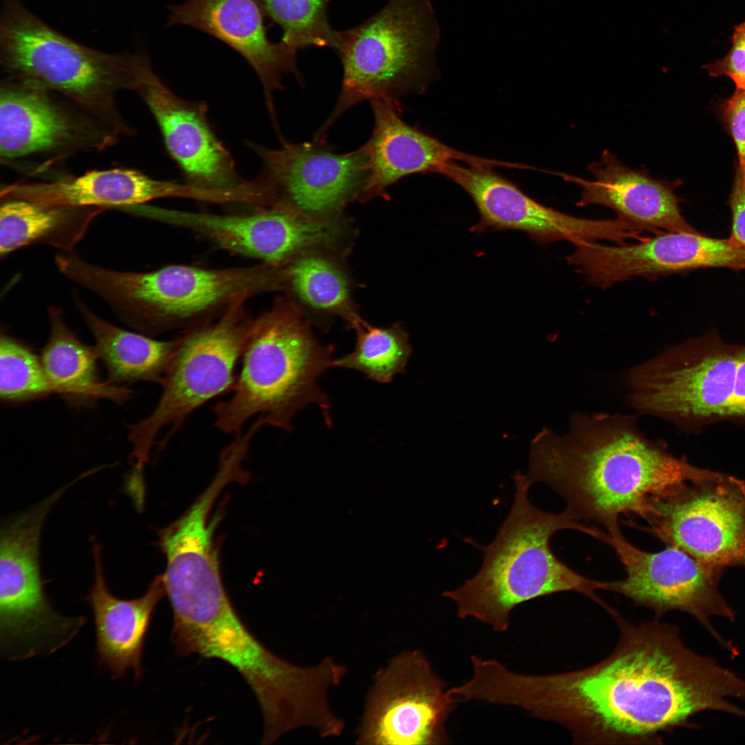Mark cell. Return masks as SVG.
I'll list each match as a JSON object with an SVG mask.
<instances>
[{
    "instance_id": "6da1fadb",
    "label": "cell",
    "mask_w": 745,
    "mask_h": 745,
    "mask_svg": "<svg viewBox=\"0 0 745 745\" xmlns=\"http://www.w3.org/2000/svg\"><path fill=\"white\" fill-rule=\"evenodd\" d=\"M619 637L604 659L579 670L533 675L504 664L493 672L495 704L522 708L568 729L574 744H656L713 710L745 717V681L688 648L679 629L655 617L637 624L614 617Z\"/></svg>"
},
{
    "instance_id": "7a4b0ae2",
    "label": "cell",
    "mask_w": 745,
    "mask_h": 745,
    "mask_svg": "<svg viewBox=\"0 0 745 745\" xmlns=\"http://www.w3.org/2000/svg\"><path fill=\"white\" fill-rule=\"evenodd\" d=\"M668 452L647 437L634 415L577 412L560 435L544 428L531 440V484L557 493L576 519L609 529L622 515L647 521L657 506L689 482L719 477Z\"/></svg>"
},
{
    "instance_id": "3957f363",
    "label": "cell",
    "mask_w": 745,
    "mask_h": 745,
    "mask_svg": "<svg viewBox=\"0 0 745 745\" xmlns=\"http://www.w3.org/2000/svg\"><path fill=\"white\" fill-rule=\"evenodd\" d=\"M170 603L177 650L226 662L253 691L264 719L261 744L301 728L324 733L334 725L328 693L346 676L344 665L326 657L299 666L274 654L241 622L225 589Z\"/></svg>"
},
{
    "instance_id": "277c9868",
    "label": "cell",
    "mask_w": 745,
    "mask_h": 745,
    "mask_svg": "<svg viewBox=\"0 0 745 745\" xmlns=\"http://www.w3.org/2000/svg\"><path fill=\"white\" fill-rule=\"evenodd\" d=\"M515 493L510 510L497 529L493 541L478 546L483 552L481 568L459 587L446 590L457 617L474 619L497 633L506 631L510 615L518 606L560 592H576L588 597L610 615L616 610L597 592L606 590L607 582L593 580L561 562L550 546L557 531L572 529L601 540L604 532L588 526L566 510L545 512L528 497L532 485L526 474L513 475Z\"/></svg>"
},
{
    "instance_id": "5b68a950",
    "label": "cell",
    "mask_w": 745,
    "mask_h": 745,
    "mask_svg": "<svg viewBox=\"0 0 745 745\" xmlns=\"http://www.w3.org/2000/svg\"><path fill=\"white\" fill-rule=\"evenodd\" d=\"M62 273L103 299L130 327L148 336L198 327L201 320L237 300L282 289L281 267L267 264L223 269L171 265L133 272L99 266L73 254L64 261Z\"/></svg>"
},
{
    "instance_id": "8992f818",
    "label": "cell",
    "mask_w": 745,
    "mask_h": 745,
    "mask_svg": "<svg viewBox=\"0 0 745 745\" xmlns=\"http://www.w3.org/2000/svg\"><path fill=\"white\" fill-rule=\"evenodd\" d=\"M0 61L8 76L59 95L117 137L134 133L117 95L135 92L152 67L143 54L105 52L68 38L20 0H3Z\"/></svg>"
},
{
    "instance_id": "52a82bcc",
    "label": "cell",
    "mask_w": 745,
    "mask_h": 745,
    "mask_svg": "<svg viewBox=\"0 0 745 745\" xmlns=\"http://www.w3.org/2000/svg\"><path fill=\"white\" fill-rule=\"evenodd\" d=\"M332 348L316 341L292 304H275L252 321L232 395L212 408L215 426L239 433L259 414L266 424L290 431L306 405L327 410V397L317 381L332 366Z\"/></svg>"
},
{
    "instance_id": "ba28073f",
    "label": "cell",
    "mask_w": 745,
    "mask_h": 745,
    "mask_svg": "<svg viewBox=\"0 0 745 745\" xmlns=\"http://www.w3.org/2000/svg\"><path fill=\"white\" fill-rule=\"evenodd\" d=\"M437 39L428 0H388L361 23L340 31L335 50L343 69L341 92L315 137L361 101L424 90L433 73Z\"/></svg>"
},
{
    "instance_id": "9c48e42d",
    "label": "cell",
    "mask_w": 745,
    "mask_h": 745,
    "mask_svg": "<svg viewBox=\"0 0 745 745\" xmlns=\"http://www.w3.org/2000/svg\"><path fill=\"white\" fill-rule=\"evenodd\" d=\"M245 299L232 303L214 323L189 329L160 384L162 393L150 414L129 426L133 468L143 471L155 439L165 428L166 443L198 408L232 391L235 368L243 354L253 319L246 314Z\"/></svg>"
},
{
    "instance_id": "30bf717a",
    "label": "cell",
    "mask_w": 745,
    "mask_h": 745,
    "mask_svg": "<svg viewBox=\"0 0 745 745\" xmlns=\"http://www.w3.org/2000/svg\"><path fill=\"white\" fill-rule=\"evenodd\" d=\"M740 348L716 332L668 348L629 371V403L685 429L728 419Z\"/></svg>"
},
{
    "instance_id": "8fae6325",
    "label": "cell",
    "mask_w": 745,
    "mask_h": 745,
    "mask_svg": "<svg viewBox=\"0 0 745 745\" xmlns=\"http://www.w3.org/2000/svg\"><path fill=\"white\" fill-rule=\"evenodd\" d=\"M457 702L423 652L402 651L374 675L356 743L448 744L446 723Z\"/></svg>"
},
{
    "instance_id": "7c38bea8",
    "label": "cell",
    "mask_w": 745,
    "mask_h": 745,
    "mask_svg": "<svg viewBox=\"0 0 745 745\" xmlns=\"http://www.w3.org/2000/svg\"><path fill=\"white\" fill-rule=\"evenodd\" d=\"M644 528L722 573L745 567V482L722 473L689 482L659 504Z\"/></svg>"
},
{
    "instance_id": "4fadbf2b",
    "label": "cell",
    "mask_w": 745,
    "mask_h": 745,
    "mask_svg": "<svg viewBox=\"0 0 745 745\" xmlns=\"http://www.w3.org/2000/svg\"><path fill=\"white\" fill-rule=\"evenodd\" d=\"M605 541L615 551L626 577L607 582L606 590L622 595L636 605L649 608L657 617L670 610L686 613L698 620L725 648L735 653L713 627L710 618L720 616L735 621V612L718 590L721 573L713 571L689 554L672 546L649 553L625 539L619 526L610 528Z\"/></svg>"
},
{
    "instance_id": "5bb4252c",
    "label": "cell",
    "mask_w": 745,
    "mask_h": 745,
    "mask_svg": "<svg viewBox=\"0 0 745 745\" xmlns=\"http://www.w3.org/2000/svg\"><path fill=\"white\" fill-rule=\"evenodd\" d=\"M63 486L7 520L0 534V636L25 648L44 644L64 629L66 617L55 612L43 590L39 539L52 507L71 485Z\"/></svg>"
},
{
    "instance_id": "9a60e30c",
    "label": "cell",
    "mask_w": 745,
    "mask_h": 745,
    "mask_svg": "<svg viewBox=\"0 0 745 745\" xmlns=\"http://www.w3.org/2000/svg\"><path fill=\"white\" fill-rule=\"evenodd\" d=\"M491 168L450 161L434 172L459 185L473 200L480 215L473 231L517 230L539 244L568 241L575 245L600 240L625 245L639 237L634 227L618 218L584 219L547 207Z\"/></svg>"
},
{
    "instance_id": "2e32d148",
    "label": "cell",
    "mask_w": 745,
    "mask_h": 745,
    "mask_svg": "<svg viewBox=\"0 0 745 745\" xmlns=\"http://www.w3.org/2000/svg\"><path fill=\"white\" fill-rule=\"evenodd\" d=\"M133 212L144 217L185 228L228 251L280 266L307 248L333 243L338 226L322 216L310 215L276 203L247 215H217L145 205Z\"/></svg>"
},
{
    "instance_id": "e0dca14e",
    "label": "cell",
    "mask_w": 745,
    "mask_h": 745,
    "mask_svg": "<svg viewBox=\"0 0 745 745\" xmlns=\"http://www.w3.org/2000/svg\"><path fill=\"white\" fill-rule=\"evenodd\" d=\"M55 92L10 76L0 88V156L2 161L33 156L67 157L100 150L117 136Z\"/></svg>"
},
{
    "instance_id": "ac0fdd59",
    "label": "cell",
    "mask_w": 745,
    "mask_h": 745,
    "mask_svg": "<svg viewBox=\"0 0 745 745\" xmlns=\"http://www.w3.org/2000/svg\"><path fill=\"white\" fill-rule=\"evenodd\" d=\"M566 259L592 284L607 288L632 277L648 279L705 268L745 269V250L731 237L662 232L635 244L575 245Z\"/></svg>"
},
{
    "instance_id": "d6986e66",
    "label": "cell",
    "mask_w": 745,
    "mask_h": 745,
    "mask_svg": "<svg viewBox=\"0 0 745 745\" xmlns=\"http://www.w3.org/2000/svg\"><path fill=\"white\" fill-rule=\"evenodd\" d=\"M262 162L259 177L276 203L310 215L325 216L359 198L367 177L366 157L360 148L337 154L323 139L271 149L249 143Z\"/></svg>"
},
{
    "instance_id": "ffe728a7",
    "label": "cell",
    "mask_w": 745,
    "mask_h": 745,
    "mask_svg": "<svg viewBox=\"0 0 745 745\" xmlns=\"http://www.w3.org/2000/svg\"><path fill=\"white\" fill-rule=\"evenodd\" d=\"M135 92L152 114L166 148L187 183L217 190L235 189L246 183L211 127L204 103L177 96L152 68Z\"/></svg>"
},
{
    "instance_id": "44dd1931",
    "label": "cell",
    "mask_w": 745,
    "mask_h": 745,
    "mask_svg": "<svg viewBox=\"0 0 745 745\" xmlns=\"http://www.w3.org/2000/svg\"><path fill=\"white\" fill-rule=\"evenodd\" d=\"M168 22L201 30L238 52L259 78L271 119L277 126L272 95L284 88L283 74H292L301 82L296 65L298 50L268 39L255 0H186L171 6Z\"/></svg>"
},
{
    "instance_id": "7402d4cb",
    "label": "cell",
    "mask_w": 745,
    "mask_h": 745,
    "mask_svg": "<svg viewBox=\"0 0 745 745\" xmlns=\"http://www.w3.org/2000/svg\"><path fill=\"white\" fill-rule=\"evenodd\" d=\"M374 126L368 141L360 147L366 157L367 177L359 199L362 201L386 194L401 179L416 173L434 172L450 161L493 168H511L512 162L482 158L443 143L407 124L400 117L397 100L370 101Z\"/></svg>"
},
{
    "instance_id": "603a6c76",
    "label": "cell",
    "mask_w": 745,
    "mask_h": 745,
    "mask_svg": "<svg viewBox=\"0 0 745 745\" xmlns=\"http://www.w3.org/2000/svg\"><path fill=\"white\" fill-rule=\"evenodd\" d=\"M588 170L594 176L593 180L555 173L565 181L582 187L577 206H606L615 211L618 219L655 235L662 232H698L681 212V200L675 194L679 181L669 182L655 179L646 170L628 168L607 150L603 152L599 161L588 166Z\"/></svg>"
},
{
    "instance_id": "cb8c5ba5",
    "label": "cell",
    "mask_w": 745,
    "mask_h": 745,
    "mask_svg": "<svg viewBox=\"0 0 745 745\" xmlns=\"http://www.w3.org/2000/svg\"><path fill=\"white\" fill-rule=\"evenodd\" d=\"M94 582L88 596L96 628L99 662L107 667L113 679L122 678L132 670L135 678L141 674V658L145 637L153 611L166 594L162 575H157L146 593L134 599L113 595L103 575L101 546H92Z\"/></svg>"
},
{
    "instance_id": "d4e9b609",
    "label": "cell",
    "mask_w": 745,
    "mask_h": 745,
    "mask_svg": "<svg viewBox=\"0 0 745 745\" xmlns=\"http://www.w3.org/2000/svg\"><path fill=\"white\" fill-rule=\"evenodd\" d=\"M184 183L158 180L134 169L92 170L50 182L1 187L2 199L17 198L48 207H129L163 198H181Z\"/></svg>"
},
{
    "instance_id": "484cf974",
    "label": "cell",
    "mask_w": 745,
    "mask_h": 745,
    "mask_svg": "<svg viewBox=\"0 0 745 745\" xmlns=\"http://www.w3.org/2000/svg\"><path fill=\"white\" fill-rule=\"evenodd\" d=\"M50 335L40 355L54 394L72 407L93 406L101 399L127 401L132 391L100 378L95 346L81 341L64 321L61 309H49Z\"/></svg>"
},
{
    "instance_id": "4316f807",
    "label": "cell",
    "mask_w": 745,
    "mask_h": 745,
    "mask_svg": "<svg viewBox=\"0 0 745 745\" xmlns=\"http://www.w3.org/2000/svg\"><path fill=\"white\" fill-rule=\"evenodd\" d=\"M76 304L95 340L108 381L123 386L139 381L161 384L180 343V337L160 341L120 328L98 317L79 299Z\"/></svg>"
},
{
    "instance_id": "83f0119b",
    "label": "cell",
    "mask_w": 745,
    "mask_h": 745,
    "mask_svg": "<svg viewBox=\"0 0 745 745\" xmlns=\"http://www.w3.org/2000/svg\"><path fill=\"white\" fill-rule=\"evenodd\" d=\"M0 208V255L6 257L22 247L39 242L69 247L81 237L72 232L78 219L89 215L91 208L48 207L17 198L3 199Z\"/></svg>"
},
{
    "instance_id": "f1b7e54d",
    "label": "cell",
    "mask_w": 745,
    "mask_h": 745,
    "mask_svg": "<svg viewBox=\"0 0 745 745\" xmlns=\"http://www.w3.org/2000/svg\"><path fill=\"white\" fill-rule=\"evenodd\" d=\"M284 288L319 310L341 315L350 324L359 317L352 309L343 272L328 259L304 252L282 264Z\"/></svg>"
},
{
    "instance_id": "f546056e",
    "label": "cell",
    "mask_w": 745,
    "mask_h": 745,
    "mask_svg": "<svg viewBox=\"0 0 745 745\" xmlns=\"http://www.w3.org/2000/svg\"><path fill=\"white\" fill-rule=\"evenodd\" d=\"M351 326L357 332L355 350L333 360L332 366L353 369L380 384L390 382L404 372L412 348L402 326H372L359 317Z\"/></svg>"
},
{
    "instance_id": "4dcf8cb0",
    "label": "cell",
    "mask_w": 745,
    "mask_h": 745,
    "mask_svg": "<svg viewBox=\"0 0 745 745\" xmlns=\"http://www.w3.org/2000/svg\"><path fill=\"white\" fill-rule=\"evenodd\" d=\"M330 0H262L264 7L283 30L281 41L297 50L309 46L336 49L340 31L328 19Z\"/></svg>"
},
{
    "instance_id": "1f68e13d",
    "label": "cell",
    "mask_w": 745,
    "mask_h": 745,
    "mask_svg": "<svg viewBox=\"0 0 745 745\" xmlns=\"http://www.w3.org/2000/svg\"><path fill=\"white\" fill-rule=\"evenodd\" d=\"M40 355L27 344L1 331L0 397L6 404H20L54 394Z\"/></svg>"
},
{
    "instance_id": "d6a6232c",
    "label": "cell",
    "mask_w": 745,
    "mask_h": 745,
    "mask_svg": "<svg viewBox=\"0 0 745 745\" xmlns=\"http://www.w3.org/2000/svg\"><path fill=\"white\" fill-rule=\"evenodd\" d=\"M731 48L723 58L702 66L713 77H730L736 88L745 90V21L734 28Z\"/></svg>"
},
{
    "instance_id": "836d02e7",
    "label": "cell",
    "mask_w": 745,
    "mask_h": 745,
    "mask_svg": "<svg viewBox=\"0 0 745 745\" xmlns=\"http://www.w3.org/2000/svg\"><path fill=\"white\" fill-rule=\"evenodd\" d=\"M719 112L735 144L738 165L745 170V90L736 88L719 104Z\"/></svg>"
},
{
    "instance_id": "e575fe53",
    "label": "cell",
    "mask_w": 745,
    "mask_h": 745,
    "mask_svg": "<svg viewBox=\"0 0 745 745\" xmlns=\"http://www.w3.org/2000/svg\"><path fill=\"white\" fill-rule=\"evenodd\" d=\"M728 203L731 212L730 237L745 250V170L738 164Z\"/></svg>"
},
{
    "instance_id": "d590c367",
    "label": "cell",
    "mask_w": 745,
    "mask_h": 745,
    "mask_svg": "<svg viewBox=\"0 0 745 745\" xmlns=\"http://www.w3.org/2000/svg\"><path fill=\"white\" fill-rule=\"evenodd\" d=\"M728 419L745 421V345L740 348Z\"/></svg>"
}]
</instances>
